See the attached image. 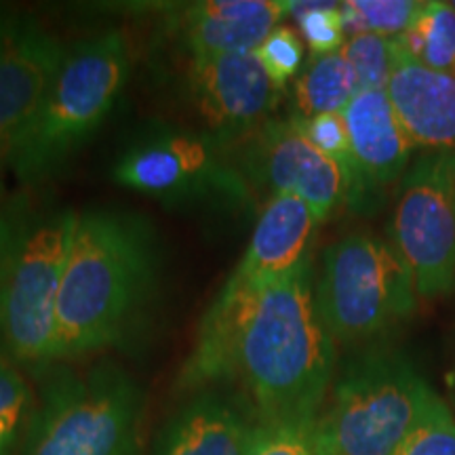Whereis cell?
<instances>
[{"label":"cell","instance_id":"8992f818","mask_svg":"<svg viewBox=\"0 0 455 455\" xmlns=\"http://www.w3.org/2000/svg\"><path fill=\"white\" fill-rule=\"evenodd\" d=\"M144 395L112 363L57 369L32 409L21 455H138Z\"/></svg>","mask_w":455,"mask_h":455},{"label":"cell","instance_id":"e0dca14e","mask_svg":"<svg viewBox=\"0 0 455 455\" xmlns=\"http://www.w3.org/2000/svg\"><path fill=\"white\" fill-rule=\"evenodd\" d=\"M251 432L235 403L203 390L171 419L156 455H247Z\"/></svg>","mask_w":455,"mask_h":455},{"label":"cell","instance_id":"ffe728a7","mask_svg":"<svg viewBox=\"0 0 455 455\" xmlns=\"http://www.w3.org/2000/svg\"><path fill=\"white\" fill-rule=\"evenodd\" d=\"M339 51L356 72L361 91L388 89L392 72L403 55L398 36L388 38L371 32L352 34Z\"/></svg>","mask_w":455,"mask_h":455},{"label":"cell","instance_id":"7a4b0ae2","mask_svg":"<svg viewBox=\"0 0 455 455\" xmlns=\"http://www.w3.org/2000/svg\"><path fill=\"white\" fill-rule=\"evenodd\" d=\"M156 278L158 243L148 220L118 209L78 213L57 299L53 363L127 341Z\"/></svg>","mask_w":455,"mask_h":455},{"label":"cell","instance_id":"6da1fadb","mask_svg":"<svg viewBox=\"0 0 455 455\" xmlns=\"http://www.w3.org/2000/svg\"><path fill=\"white\" fill-rule=\"evenodd\" d=\"M310 259L261 287L228 278L180 373L184 390L232 384L258 422H316L335 348L315 304Z\"/></svg>","mask_w":455,"mask_h":455},{"label":"cell","instance_id":"d6986e66","mask_svg":"<svg viewBox=\"0 0 455 455\" xmlns=\"http://www.w3.org/2000/svg\"><path fill=\"white\" fill-rule=\"evenodd\" d=\"M403 51L419 66L455 76V9L451 3H424L411 28L398 36Z\"/></svg>","mask_w":455,"mask_h":455},{"label":"cell","instance_id":"8fae6325","mask_svg":"<svg viewBox=\"0 0 455 455\" xmlns=\"http://www.w3.org/2000/svg\"><path fill=\"white\" fill-rule=\"evenodd\" d=\"M278 91L255 51L190 60L188 93L207 127L204 135L220 148L247 140L268 123Z\"/></svg>","mask_w":455,"mask_h":455},{"label":"cell","instance_id":"484cf974","mask_svg":"<svg viewBox=\"0 0 455 455\" xmlns=\"http://www.w3.org/2000/svg\"><path fill=\"white\" fill-rule=\"evenodd\" d=\"M259 64L268 72L272 83L283 89L299 72L304 60V41L289 26H278L264 43L255 49Z\"/></svg>","mask_w":455,"mask_h":455},{"label":"cell","instance_id":"277c9868","mask_svg":"<svg viewBox=\"0 0 455 455\" xmlns=\"http://www.w3.org/2000/svg\"><path fill=\"white\" fill-rule=\"evenodd\" d=\"M129 68V43L121 30L68 51L32 127L9 156L17 178L38 184L61 171L116 106Z\"/></svg>","mask_w":455,"mask_h":455},{"label":"cell","instance_id":"ba28073f","mask_svg":"<svg viewBox=\"0 0 455 455\" xmlns=\"http://www.w3.org/2000/svg\"><path fill=\"white\" fill-rule=\"evenodd\" d=\"M112 180L164 204H212L235 209L249 203V184L204 133L169 127L146 131L118 156Z\"/></svg>","mask_w":455,"mask_h":455},{"label":"cell","instance_id":"9a60e30c","mask_svg":"<svg viewBox=\"0 0 455 455\" xmlns=\"http://www.w3.org/2000/svg\"><path fill=\"white\" fill-rule=\"evenodd\" d=\"M386 93L415 148L455 150V76L419 66L403 51Z\"/></svg>","mask_w":455,"mask_h":455},{"label":"cell","instance_id":"cb8c5ba5","mask_svg":"<svg viewBox=\"0 0 455 455\" xmlns=\"http://www.w3.org/2000/svg\"><path fill=\"white\" fill-rule=\"evenodd\" d=\"M299 17L301 41L315 55H331L344 47V15L335 3H291Z\"/></svg>","mask_w":455,"mask_h":455},{"label":"cell","instance_id":"4fadbf2b","mask_svg":"<svg viewBox=\"0 0 455 455\" xmlns=\"http://www.w3.org/2000/svg\"><path fill=\"white\" fill-rule=\"evenodd\" d=\"M291 13L284 0H204L173 11L171 26L190 60L253 53Z\"/></svg>","mask_w":455,"mask_h":455},{"label":"cell","instance_id":"30bf717a","mask_svg":"<svg viewBox=\"0 0 455 455\" xmlns=\"http://www.w3.org/2000/svg\"><path fill=\"white\" fill-rule=\"evenodd\" d=\"M247 140L243 175L268 186L272 195L298 196L316 221H325L348 201L344 171L304 133L295 116L268 121Z\"/></svg>","mask_w":455,"mask_h":455},{"label":"cell","instance_id":"5bb4252c","mask_svg":"<svg viewBox=\"0 0 455 455\" xmlns=\"http://www.w3.org/2000/svg\"><path fill=\"white\" fill-rule=\"evenodd\" d=\"M316 224L308 204L298 196L272 195L230 281L261 287L293 275L308 261Z\"/></svg>","mask_w":455,"mask_h":455},{"label":"cell","instance_id":"603a6c76","mask_svg":"<svg viewBox=\"0 0 455 455\" xmlns=\"http://www.w3.org/2000/svg\"><path fill=\"white\" fill-rule=\"evenodd\" d=\"M395 455H455V415L439 395Z\"/></svg>","mask_w":455,"mask_h":455},{"label":"cell","instance_id":"9c48e42d","mask_svg":"<svg viewBox=\"0 0 455 455\" xmlns=\"http://www.w3.org/2000/svg\"><path fill=\"white\" fill-rule=\"evenodd\" d=\"M390 238L419 298L455 291V150L428 152L405 171Z\"/></svg>","mask_w":455,"mask_h":455},{"label":"cell","instance_id":"7402d4cb","mask_svg":"<svg viewBox=\"0 0 455 455\" xmlns=\"http://www.w3.org/2000/svg\"><path fill=\"white\" fill-rule=\"evenodd\" d=\"M32 395L24 375L0 356V455H11L30 422Z\"/></svg>","mask_w":455,"mask_h":455},{"label":"cell","instance_id":"3957f363","mask_svg":"<svg viewBox=\"0 0 455 455\" xmlns=\"http://www.w3.org/2000/svg\"><path fill=\"white\" fill-rule=\"evenodd\" d=\"M78 213L20 209L0 220V346L11 361L53 363L55 316Z\"/></svg>","mask_w":455,"mask_h":455},{"label":"cell","instance_id":"83f0119b","mask_svg":"<svg viewBox=\"0 0 455 455\" xmlns=\"http://www.w3.org/2000/svg\"><path fill=\"white\" fill-rule=\"evenodd\" d=\"M0 163H3V161H0Z\"/></svg>","mask_w":455,"mask_h":455},{"label":"cell","instance_id":"52a82bcc","mask_svg":"<svg viewBox=\"0 0 455 455\" xmlns=\"http://www.w3.org/2000/svg\"><path fill=\"white\" fill-rule=\"evenodd\" d=\"M413 276L392 243L352 232L323 253L315 304L333 341L382 338L415 310Z\"/></svg>","mask_w":455,"mask_h":455},{"label":"cell","instance_id":"5b68a950","mask_svg":"<svg viewBox=\"0 0 455 455\" xmlns=\"http://www.w3.org/2000/svg\"><path fill=\"white\" fill-rule=\"evenodd\" d=\"M436 392L401 352L371 348L346 365L312 428L316 455H395Z\"/></svg>","mask_w":455,"mask_h":455},{"label":"cell","instance_id":"2e32d148","mask_svg":"<svg viewBox=\"0 0 455 455\" xmlns=\"http://www.w3.org/2000/svg\"><path fill=\"white\" fill-rule=\"evenodd\" d=\"M341 116L356 164L369 186H388L405 175L415 146L386 91H358Z\"/></svg>","mask_w":455,"mask_h":455},{"label":"cell","instance_id":"7c38bea8","mask_svg":"<svg viewBox=\"0 0 455 455\" xmlns=\"http://www.w3.org/2000/svg\"><path fill=\"white\" fill-rule=\"evenodd\" d=\"M66 55L38 21L0 13V161H9L32 127Z\"/></svg>","mask_w":455,"mask_h":455},{"label":"cell","instance_id":"44dd1931","mask_svg":"<svg viewBox=\"0 0 455 455\" xmlns=\"http://www.w3.org/2000/svg\"><path fill=\"white\" fill-rule=\"evenodd\" d=\"M344 26L355 34L371 32L379 36L396 38L405 34L424 3L418 0H348L341 3Z\"/></svg>","mask_w":455,"mask_h":455},{"label":"cell","instance_id":"d4e9b609","mask_svg":"<svg viewBox=\"0 0 455 455\" xmlns=\"http://www.w3.org/2000/svg\"><path fill=\"white\" fill-rule=\"evenodd\" d=\"M312 428L315 422H258L247 455H316Z\"/></svg>","mask_w":455,"mask_h":455},{"label":"cell","instance_id":"ac0fdd59","mask_svg":"<svg viewBox=\"0 0 455 455\" xmlns=\"http://www.w3.org/2000/svg\"><path fill=\"white\" fill-rule=\"evenodd\" d=\"M361 91L356 72L352 70L341 51L312 61L308 70L295 84V106L299 118H312L318 114L344 112L346 106Z\"/></svg>","mask_w":455,"mask_h":455},{"label":"cell","instance_id":"4316f807","mask_svg":"<svg viewBox=\"0 0 455 455\" xmlns=\"http://www.w3.org/2000/svg\"><path fill=\"white\" fill-rule=\"evenodd\" d=\"M451 7H453V9H455V0H453V3H451Z\"/></svg>","mask_w":455,"mask_h":455}]
</instances>
